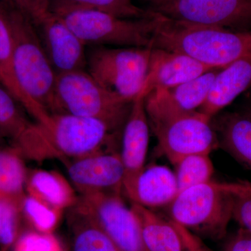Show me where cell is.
<instances>
[{"mask_svg":"<svg viewBox=\"0 0 251 251\" xmlns=\"http://www.w3.org/2000/svg\"><path fill=\"white\" fill-rule=\"evenodd\" d=\"M145 106L158 148L173 165L188 155L209 154L219 146L211 119L198 110L180 108L169 90H151L145 97Z\"/></svg>","mask_w":251,"mask_h":251,"instance_id":"7a4b0ae2","label":"cell"},{"mask_svg":"<svg viewBox=\"0 0 251 251\" xmlns=\"http://www.w3.org/2000/svg\"><path fill=\"white\" fill-rule=\"evenodd\" d=\"M246 113H247V115H249V116L251 117V110H250V111L246 112Z\"/></svg>","mask_w":251,"mask_h":251,"instance_id":"8d00e7d4","label":"cell"},{"mask_svg":"<svg viewBox=\"0 0 251 251\" xmlns=\"http://www.w3.org/2000/svg\"><path fill=\"white\" fill-rule=\"evenodd\" d=\"M4 138L0 135V145H3V143H4Z\"/></svg>","mask_w":251,"mask_h":251,"instance_id":"d590c367","label":"cell"},{"mask_svg":"<svg viewBox=\"0 0 251 251\" xmlns=\"http://www.w3.org/2000/svg\"><path fill=\"white\" fill-rule=\"evenodd\" d=\"M219 145L243 166L251 171V117L229 113L218 127Z\"/></svg>","mask_w":251,"mask_h":251,"instance_id":"d6986e66","label":"cell"},{"mask_svg":"<svg viewBox=\"0 0 251 251\" xmlns=\"http://www.w3.org/2000/svg\"><path fill=\"white\" fill-rule=\"evenodd\" d=\"M171 222L179 234L184 251H212L206 247L197 234L176 224L174 221H171Z\"/></svg>","mask_w":251,"mask_h":251,"instance_id":"1f68e13d","label":"cell"},{"mask_svg":"<svg viewBox=\"0 0 251 251\" xmlns=\"http://www.w3.org/2000/svg\"><path fill=\"white\" fill-rule=\"evenodd\" d=\"M144 243L148 251H184L181 238L171 220L166 221L151 209L132 203Z\"/></svg>","mask_w":251,"mask_h":251,"instance_id":"ac0fdd59","label":"cell"},{"mask_svg":"<svg viewBox=\"0 0 251 251\" xmlns=\"http://www.w3.org/2000/svg\"><path fill=\"white\" fill-rule=\"evenodd\" d=\"M234 183L208 182L178 193L168 206L170 219L193 233L222 239L232 219Z\"/></svg>","mask_w":251,"mask_h":251,"instance_id":"8992f818","label":"cell"},{"mask_svg":"<svg viewBox=\"0 0 251 251\" xmlns=\"http://www.w3.org/2000/svg\"><path fill=\"white\" fill-rule=\"evenodd\" d=\"M6 7L18 84L39 120L53 108L57 74L51 65L33 23L16 7Z\"/></svg>","mask_w":251,"mask_h":251,"instance_id":"277c9868","label":"cell"},{"mask_svg":"<svg viewBox=\"0 0 251 251\" xmlns=\"http://www.w3.org/2000/svg\"><path fill=\"white\" fill-rule=\"evenodd\" d=\"M56 15L86 46L116 48H151L161 18L157 13L150 19H126L90 10Z\"/></svg>","mask_w":251,"mask_h":251,"instance_id":"52a82bcc","label":"cell"},{"mask_svg":"<svg viewBox=\"0 0 251 251\" xmlns=\"http://www.w3.org/2000/svg\"><path fill=\"white\" fill-rule=\"evenodd\" d=\"M64 164L69 181L80 196L124 192L125 168L120 153L105 150Z\"/></svg>","mask_w":251,"mask_h":251,"instance_id":"8fae6325","label":"cell"},{"mask_svg":"<svg viewBox=\"0 0 251 251\" xmlns=\"http://www.w3.org/2000/svg\"><path fill=\"white\" fill-rule=\"evenodd\" d=\"M75 207L98 225L120 251H148L138 219L121 194L82 195Z\"/></svg>","mask_w":251,"mask_h":251,"instance_id":"9c48e42d","label":"cell"},{"mask_svg":"<svg viewBox=\"0 0 251 251\" xmlns=\"http://www.w3.org/2000/svg\"><path fill=\"white\" fill-rule=\"evenodd\" d=\"M0 4L4 5L6 7H15L14 0H0Z\"/></svg>","mask_w":251,"mask_h":251,"instance_id":"836d02e7","label":"cell"},{"mask_svg":"<svg viewBox=\"0 0 251 251\" xmlns=\"http://www.w3.org/2000/svg\"><path fill=\"white\" fill-rule=\"evenodd\" d=\"M125 194L132 203L148 209L169 205L178 194L175 173L165 166L145 167Z\"/></svg>","mask_w":251,"mask_h":251,"instance_id":"2e32d148","label":"cell"},{"mask_svg":"<svg viewBox=\"0 0 251 251\" xmlns=\"http://www.w3.org/2000/svg\"><path fill=\"white\" fill-rule=\"evenodd\" d=\"M57 75L87 68V46L57 15L51 12L36 27Z\"/></svg>","mask_w":251,"mask_h":251,"instance_id":"7c38bea8","label":"cell"},{"mask_svg":"<svg viewBox=\"0 0 251 251\" xmlns=\"http://www.w3.org/2000/svg\"><path fill=\"white\" fill-rule=\"evenodd\" d=\"M251 85V51L218 73L205 103L198 110L211 119Z\"/></svg>","mask_w":251,"mask_h":251,"instance_id":"9a60e30c","label":"cell"},{"mask_svg":"<svg viewBox=\"0 0 251 251\" xmlns=\"http://www.w3.org/2000/svg\"><path fill=\"white\" fill-rule=\"evenodd\" d=\"M0 6H1V4H0Z\"/></svg>","mask_w":251,"mask_h":251,"instance_id":"74e56055","label":"cell"},{"mask_svg":"<svg viewBox=\"0 0 251 251\" xmlns=\"http://www.w3.org/2000/svg\"><path fill=\"white\" fill-rule=\"evenodd\" d=\"M232 219L251 233V183L239 181L234 183Z\"/></svg>","mask_w":251,"mask_h":251,"instance_id":"f546056e","label":"cell"},{"mask_svg":"<svg viewBox=\"0 0 251 251\" xmlns=\"http://www.w3.org/2000/svg\"><path fill=\"white\" fill-rule=\"evenodd\" d=\"M21 107L9 91L0 87V135L5 140H9L10 144L17 139L31 122Z\"/></svg>","mask_w":251,"mask_h":251,"instance_id":"83f0119b","label":"cell"},{"mask_svg":"<svg viewBox=\"0 0 251 251\" xmlns=\"http://www.w3.org/2000/svg\"><path fill=\"white\" fill-rule=\"evenodd\" d=\"M75 10L100 11L126 19H150L157 13L135 5L133 0H51V12L63 14Z\"/></svg>","mask_w":251,"mask_h":251,"instance_id":"ffe728a7","label":"cell"},{"mask_svg":"<svg viewBox=\"0 0 251 251\" xmlns=\"http://www.w3.org/2000/svg\"><path fill=\"white\" fill-rule=\"evenodd\" d=\"M71 181L57 171H28L25 193L54 208L65 211L77 204L79 196Z\"/></svg>","mask_w":251,"mask_h":251,"instance_id":"e0dca14e","label":"cell"},{"mask_svg":"<svg viewBox=\"0 0 251 251\" xmlns=\"http://www.w3.org/2000/svg\"><path fill=\"white\" fill-rule=\"evenodd\" d=\"M12 251H64L62 244L53 233L31 230L23 232L12 247Z\"/></svg>","mask_w":251,"mask_h":251,"instance_id":"f1b7e54d","label":"cell"},{"mask_svg":"<svg viewBox=\"0 0 251 251\" xmlns=\"http://www.w3.org/2000/svg\"><path fill=\"white\" fill-rule=\"evenodd\" d=\"M25 160L11 146L0 145V193L23 199L28 171Z\"/></svg>","mask_w":251,"mask_h":251,"instance_id":"7402d4cb","label":"cell"},{"mask_svg":"<svg viewBox=\"0 0 251 251\" xmlns=\"http://www.w3.org/2000/svg\"><path fill=\"white\" fill-rule=\"evenodd\" d=\"M15 7L37 27L51 13V0H14Z\"/></svg>","mask_w":251,"mask_h":251,"instance_id":"4dcf8cb0","label":"cell"},{"mask_svg":"<svg viewBox=\"0 0 251 251\" xmlns=\"http://www.w3.org/2000/svg\"><path fill=\"white\" fill-rule=\"evenodd\" d=\"M151 48L90 46L86 71L100 85L133 102L148 76Z\"/></svg>","mask_w":251,"mask_h":251,"instance_id":"ba28073f","label":"cell"},{"mask_svg":"<svg viewBox=\"0 0 251 251\" xmlns=\"http://www.w3.org/2000/svg\"><path fill=\"white\" fill-rule=\"evenodd\" d=\"M70 210L74 226V251H120L103 229L75 206Z\"/></svg>","mask_w":251,"mask_h":251,"instance_id":"603a6c76","label":"cell"},{"mask_svg":"<svg viewBox=\"0 0 251 251\" xmlns=\"http://www.w3.org/2000/svg\"><path fill=\"white\" fill-rule=\"evenodd\" d=\"M209 155L204 153L188 155L175 163L178 193L212 180L214 166Z\"/></svg>","mask_w":251,"mask_h":251,"instance_id":"d4e9b609","label":"cell"},{"mask_svg":"<svg viewBox=\"0 0 251 251\" xmlns=\"http://www.w3.org/2000/svg\"><path fill=\"white\" fill-rule=\"evenodd\" d=\"M145 97L146 95L141 91L134 99L123 128L122 151L120 153L125 168L123 191L125 193L131 188L145 168L150 136Z\"/></svg>","mask_w":251,"mask_h":251,"instance_id":"4fadbf2b","label":"cell"},{"mask_svg":"<svg viewBox=\"0 0 251 251\" xmlns=\"http://www.w3.org/2000/svg\"></svg>","mask_w":251,"mask_h":251,"instance_id":"f35d334b","label":"cell"},{"mask_svg":"<svg viewBox=\"0 0 251 251\" xmlns=\"http://www.w3.org/2000/svg\"><path fill=\"white\" fill-rule=\"evenodd\" d=\"M151 49L181 52L208 67L223 69L251 52V31L181 22L161 15Z\"/></svg>","mask_w":251,"mask_h":251,"instance_id":"3957f363","label":"cell"},{"mask_svg":"<svg viewBox=\"0 0 251 251\" xmlns=\"http://www.w3.org/2000/svg\"><path fill=\"white\" fill-rule=\"evenodd\" d=\"M133 102L105 88L86 70L57 75L51 113L99 120L115 133L124 128Z\"/></svg>","mask_w":251,"mask_h":251,"instance_id":"5b68a950","label":"cell"},{"mask_svg":"<svg viewBox=\"0 0 251 251\" xmlns=\"http://www.w3.org/2000/svg\"><path fill=\"white\" fill-rule=\"evenodd\" d=\"M214 69L181 52L151 49L148 76L143 89L150 93L156 88L171 90Z\"/></svg>","mask_w":251,"mask_h":251,"instance_id":"5bb4252c","label":"cell"},{"mask_svg":"<svg viewBox=\"0 0 251 251\" xmlns=\"http://www.w3.org/2000/svg\"><path fill=\"white\" fill-rule=\"evenodd\" d=\"M23 199L0 193V251L11 250L22 233Z\"/></svg>","mask_w":251,"mask_h":251,"instance_id":"484cf974","label":"cell"},{"mask_svg":"<svg viewBox=\"0 0 251 251\" xmlns=\"http://www.w3.org/2000/svg\"><path fill=\"white\" fill-rule=\"evenodd\" d=\"M0 82L31 116L33 108L18 84L15 73L13 45L6 7L0 6Z\"/></svg>","mask_w":251,"mask_h":251,"instance_id":"44dd1931","label":"cell"},{"mask_svg":"<svg viewBox=\"0 0 251 251\" xmlns=\"http://www.w3.org/2000/svg\"><path fill=\"white\" fill-rule=\"evenodd\" d=\"M224 251H251V233L240 228L225 244Z\"/></svg>","mask_w":251,"mask_h":251,"instance_id":"d6a6232c","label":"cell"},{"mask_svg":"<svg viewBox=\"0 0 251 251\" xmlns=\"http://www.w3.org/2000/svg\"><path fill=\"white\" fill-rule=\"evenodd\" d=\"M221 69H214L169 90L180 108L196 111L205 103L216 75Z\"/></svg>","mask_w":251,"mask_h":251,"instance_id":"cb8c5ba5","label":"cell"},{"mask_svg":"<svg viewBox=\"0 0 251 251\" xmlns=\"http://www.w3.org/2000/svg\"><path fill=\"white\" fill-rule=\"evenodd\" d=\"M151 10L175 21L249 31L251 0H158Z\"/></svg>","mask_w":251,"mask_h":251,"instance_id":"30bf717a","label":"cell"},{"mask_svg":"<svg viewBox=\"0 0 251 251\" xmlns=\"http://www.w3.org/2000/svg\"><path fill=\"white\" fill-rule=\"evenodd\" d=\"M116 133L103 122L67 113H48L31 122L10 144L25 160L63 163L109 150Z\"/></svg>","mask_w":251,"mask_h":251,"instance_id":"6da1fadb","label":"cell"},{"mask_svg":"<svg viewBox=\"0 0 251 251\" xmlns=\"http://www.w3.org/2000/svg\"><path fill=\"white\" fill-rule=\"evenodd\" d=\"M143 1H147V2H148L151 6L152 5L154 4L155 3L157 2L158 0H143Z\"/></svg>","mask_w":251,"mask_h":251,"instance_id":"e575fe53","label":"cell"},{"mask_svg":"<svg viewBox=\"0 0 251 251\" xmlns=\"http://www.w3.org/2000/svg\"><path fill=\"white\" fill-rule=\"evenodd\" d=\"M21 208L23 219L34 230L42 233H53L64 211L27 194L23 198Z\"/></svg>","mask_w":251,"mask_h":251,"instance_id":"4316f807","label":"cell"}]
</instances>
